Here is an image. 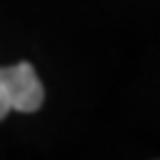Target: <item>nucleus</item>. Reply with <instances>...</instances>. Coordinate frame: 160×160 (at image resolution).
Here are the masks:
<instances>
[{
  "label": "nucleus",
  "mask_w": 160,
  "mask_h": 160,
  "mask_svg": "<svg viewBox=\"0 0 160 160\" xmlns=\"http://www.w3.org/2000/svg\"><path fill=\"white\" fill-rule=\"evenodd\" d=\"M12 110V100H10V85H8V70L0 68V120Z\"/></svg>",
  "instance_id": "2"
},
{
  "label": "nucleus",
  "mask_w": 160,
  "mask_h": 160,
  "mask_svg": "<svg viewBox=\"0 0 160 160\" xmlns=\"http://www.w3.org/2000/svg\"><path fill=\"white\" fill-rule=\"evenodd\" d=\"M5 70H8L12 110H18V112H35L42 105V100H45V90H42L40 78L35 75V68L30 62H18V65H10Z\"/></svg>",
  "instance_id": "1"
}]
</instances>
